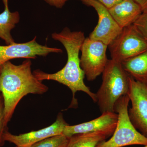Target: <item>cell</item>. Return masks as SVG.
Wrapping results in <instances>:
<instances>
[{
    "instance_id": "6da1fadb",
    "label": "cell",
    "mask_w": 147,
    "mask_h": 147,
    "mask_svg": "<svg viewBox=\"0 0 147 147\" xmlns=\"http://www.w3.org/2000/svg\"><path fill=\"white\" fill-rule=\"evenodd\" d=\"M51 36L53 39L60 42L65 48L67 56V63L63 68L55 73L48 74L40 69H36L33 72L35 76L41 82L53 80L70 89L72 92V98L69 108H75L78 105L75 98L78 91L84 92L91 98L94 102H97L96 94L91 91L90 88L84 83L85 74L80 65L79 54L86 38L84 33L71 31L66 27L60 32L53 33Z\"/></svg>"
},
{
    "instance_id": "7a4b0ae2",
    "label": "cell",
    "mask_w": 147,
    "mask_h": 147,
    "mask_svg": "<svg viewBox=\"0 0 147 147\" xmlns=\"http://www.w3.org/2000/svg\"><path fill=\"white\" fill-rule=\"evenodd\" d=\"M32 62L27 59L16 65L7 62L2 65L0 91L3 98L5 124L10 121L17 105L27 95H42L49 88L35 76L31 70Z\"/></svg>"
},
{
    "instance_id": "3957f363",
    "label": "cell",
    "mask_w": 147,
    "mask_h": 147,
    "mask_svg": "<svg viewBox=\"0 0 147 147\" xmlns=\"http://www.w3.org/2000/svg\"><path fill=\"white\" fill-rule=\"evenodd\" d=\"M102 83L96 94L101 113L114 112L115 103L129 91L128 73L121 63L108 59L102 73Z\"/></svg>"
},
{
    "instance_id": "277c9868",
    "label": "cell",
    "mask_w": 147,
    "mask_h": 147,
    "mask_svg": "<svg viewBox=\"0 0 147 147\" xmlns=\"http://www.w3.org/2000/svg\"><path fill=\"white\" fill-rule=\"evenodd\" d=\"M129 101L127 94L121 96L117 100L114 106V112L118 114V120L114 133L109 140L100 142L96 147L147 145V138L137 131L129 119L128 110Z\"/></svg>"
},
{
    "instance_id": "5b68a950",
    "label": "cell",
    "mask_w": 147,
    "mask_h": 147,
    "mask_svg": "<svg viewBox=\"0 0 147 147\" xmlns=\"http://www.w3.org/2000/svg\"><path fill=\"white\" fill-rule=\"evenodd\" d=\"M111 59L121 63L147 50V40L134 24L125 27L108 45Z\"/></svg>"
},
{
    "instance_id": "8992f818",
    "label": "cell",
    "mask_w": 147,
    "mask_h": 147,
    "mask_svg": "<svg viewBox=\"0 0 147 147\" xmlns=\"http://www.w3.org/2000/svg\"><path fill=\"white\" fill-rule=\"evenodd\" d=\"M108 45L101 41L85 38L81 51L80 65L88 81H93L102 74L108 63Z\"/></svg>"
},
{
    "instance_id": "52a82bcc",
    "label": "cell",
    "mask_w": 147,
    "mask_h": 147,
    "mask_svg": "<svg viewBox=\"0 0 147 147\" xmlns=\"http://www.w3.org/2000/svg\"><path fill=\"white\" fill-rule=\"evenodd\" d=\"M128 95L131 102L128 115L135 128L147 138V85L129 76Z\"/></svg>"
},
{
    "instance_id": "ba28073f",
    "label": "cell",
    "mask_w": 147,
    "mask_h": 147,
    "mask_svg": "<svg viewBox=\"0 0 147 147\" xmlns=\"http://www.w3.org/2000/svg\"><path fill=\"white\" fill-rule=\"evenodd\" d=\"M62 53L63 50L59 48L39 44L35 36L28 42L0 45V66L13 59H35L38 56L45 57L51 53Z\"/></svg>"
},
{
    "instance_id": "9c48e42d",
    "label": "cell",
    "mask_w": 147,
    "mask_h": 147,
    "mask_svg": "<svg viewBox=\"0 0 147 147\" xmlns=\"http://www.w3.org/2000/svg\"><path fill=\"white\" fill-rule=\"evenodd\" d=\"M79 1L86 5L93 7L98 15L97 26L90 34L89 37L109 45L119 34L122 28L116 23L108 9L97 0Z\"/></svg>"
},
{
    "instance_id": "30bf717a",
    "label": "cell",
    "mask_w": 147,
    "mask_h": 147,
    "mask_svg": "<svg viewBox=\"0 0 147 147\" xmlns=\"http://www.w3.org/2000/svg\"><path fill=\"white\" fill-rule=\"evenodd\" d=\"M67 125L62 114L59 113L56 121L49 126L19 135L12 134L7 130L3 134V139L5 142L12 143L18 147H31L43 139L62 134L65 127Z\"/></svg>"
},
{
    "instance_id": "8fae6325",
    "label": "cell",
    "mask_w": 147,
    "mask_h": 147,
    "mask_svg": "<svg viewBox=\"0 0 147 147\" xmlns=\"http://www.w3.org/2000/svg\"><path fill=\"white\" fill-rule=\"evenodd\" d=\"M118 120V115L116 113L105 112L100 117L93 120L74 125H66L62 134L70 138L75 134L102 131L110 136L113 135Z\"/></svg>"
},
{
    "instance_id": "7c38bea8",
    "label": "cell",
    "mask_w": 147,
    "mask_h": 147,
    "mask_svg": "<svg viewBox=\"0 0 147 147\" xmlns=\"http://www.w3.org/2000/svg\"><path fill=\"white\" fill-rule=\"evenodd\" d=\"M108 10L122 29L134 24L143 13L140 7L134 0H122Z\"/></svg>"
},
{
    "instance_id": "4fadbf2b",
    "label": "cell",
    "mask_w": 147,
    "mask_h": 147,
    "mask_svg": "<svg viewBox=\"0 0 147 147\" xmlns=\"http://www.w3.org/2000/svg\"><path fill=\"white\" fill-rule=\"evenodd\" d=\"M121 64L124 69L134 80L147 85V50Z\"/></svg>"
},
{
    "instance_id": "5bb4252c",
    "label": "cell",
    "mask_w": 147,
    "mask_h": 147,
    "mask_svg": "<svg viewBox=\"0 0 147 147\" xmlns=\"http://www.w3.org/2000/svg\"><path fill=\"white\" fill-rule=\"evenodd\" d=\"M20 14L18 11L11 12L8 7L0 13V38L5 41L7 45L15 43L11 34L12 29L20 21Z\"/></svg>"
},
{
    "instance_id": "9a60e30c",
    "label": "cell",
    "mask_w": 147,
    "mask_h": 147,
    "mask_svg": "<svg viewBox=\"0 0 147 147\" xmlns=\"http://www.w3.org/2000/svg\"><path fill=\"white\" fill-rule=\"evenodd\" d=\"M110 136L102 131L75 134L69 138L67 147H96L98 143Z\"/></svg>"
},
{
    "instance_id": "2e32d148",
    "label": "cell",
    "mask_w": 147,
    "mask_h": 147,
    "mask_svg": "<svg viewBox=\"0 0 147 147\" xmlns=\"http://www.w3.org/2000/svg\"><path fill=\"white\" fill-rule=\"evenodd\" d=\"M69 138L62 134L43 139L31 147H67Z\"/></svg>"
},
{
    "instance_id": "e0dca14e",
    "label": "cell",
    "mask_w": 147,
    "mask_h": 147,
    "mask_svg": "<svg viewBox=\"0 0 147 147\" xmlns=\"http://www.w3.org/2000/svg\"><path fill=\"white\" fill-rule=\"evenodd\" d=\"M8 130L7 125L5 122V105L3 98L0 94V147L4 145L5 141L3 139V134Z\"/></svg>"
},
{
    "instance_id": "ac0fdd59",
    "label": "cell",
    "mask_w": 147,
    "mask_h": 147,
    "mask_svg": "<svg viewBox=\"0 0 147 147\" xmlns=\"http://www.w3.org/2000/svg\"><path fill=\"white\" fill-rule=\"evenodd\" d=\"M133 24L147 40V13H142Z\"/></svg>"
},
{
    "instance_id": "d6986e66",
    "label": "cell",
    "mask_w": 147,
    "mask_h": 147,
    "mask_svg": "<svg viewBox=\"0 0 147 147\" xmlns=\"http://www.w3.org/2000/svg\"><path fill=\"white\" fill-rule=\"evenodd\" d=\"M51 6L57 8H62L68 0H43Z\"/></svg>"
},
{
    "instance_id": "ffe728a7",
    "label": "cell",
    "mask_w": 147,
    "mask_h": 147,
    "mask_svg": "<svg viewBox=\"0 0 147 147\" xmlns=\"http://www.w3.org/2000/svg\"><path fill=\"white\" fill-rule=\"evenodd\" d=\"M97 1L101 3L108 9L120 3L122 0H97Z\"/></svg>"
},
{
    "instance_id": "44dd1931",
    "label": "cell",
    "mask_w": 147,
    "mask_h": 147,
    "mask_svg": "<svg viewBox=\"0 0 147 147\" xmlns=\"http://www.w3.org/2000/svg\"><path fill=\"white\" fill-rule=\"evenodd\" d=\"M142 9L143 13H147V0H134Z\"/></svg>"
},
{
    "instance_id": "7402d4cb",
    "label": "cell",
    "mask_w": 147,
    "mask_h": 147,
    "mask_svg": "<svg viewBox=\"0 0 147 147\" xmlns=\"http://www.w3.org/2000/svg\"><path fill=\"white\" fill-rule=\"evenodd\" d=\"M2 1L4 5V7H8V0H2Z\"/></svg>"
},
{
    "instance_id": "603a6c76",
    "label": "cell",
    "mask_w": 147,
    "mask_h": 147,
    "mask_svg": "<svg viewBox=\"0 0 147 147\" xmlns=\"http://www.w3.org/2000/svg\"><path fill=\"white\" fill-rule=\"evenodd\" d=\"M2 66H0V76H1V71ZM1 93V92L0 91V94Z\"/></svg>"
},
{
    "instance_id": "cb8c5ba5",
    "label": "cell",
    "mask_w": 147,
    "mask_h": 147,
    "mask_svg": "<svg viewBox=\"0 0 147 147\" xmlns=\"http://www.w3.org/2000/svg\"><path fill=\"white\" fill-rule=\"evenodd\" d=\"M144 147H147V145H146V146H145Z\"/></svg>"
},
{
    "instance_id": "d4e9b609",
    "label": "cell",
    "mask_w": 147,
    "mask_h": 147,
    "mask_svg": "<svg viewBox=\"0 0 147 147\" xmlns=\"http://www.w3.org/2000/svg\"><path fill=\"white\" fill-rule=\"evenodd\" d=\"M16 147H17V146H16Z\"/></svg>"
}]
</instances>
